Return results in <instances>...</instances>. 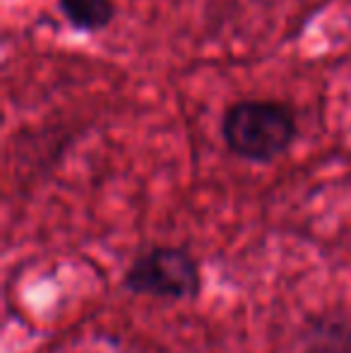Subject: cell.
I'll return each mask as SVG.
<instances>
[{"label": "cell", "instance_id": "obj_1", "mask_svg": "<svg viewBox=\"0 0 351 353\" xmlns=\"http://www.w3.org/2000/svg\"><path fill=\"white\" fill-rule=\"evenodd\" d=\"M296 116L289 106L272 99H243L226 108L221 137L231 154L253 163H270L296 140Z\"/></svg>", "mask_w": 351, "mask_h": 353}, {"label": "cell", "instance_id": "obj_2", "mask_svg": "<svg viewBox=\"0 0 351 353\" xmlns=\"http://www.w3.org/2000/svg\"><path fill=\"white\" fill-rule=\"evenodd\" d=\"M126 286L142 296L192 298L200 291V270L185 250L154 248L128 267Z\"/></svg>", "mask_w": 351, "mask_h": 353}, {"label": "cell", "instance_id": "obj_3", "mask_svg": "<svg viewBox=\"0 0 351 353\" xmlns=\"http://www.w3.org/2000/svg\"><path fill=\"white\" fill-rule=\"evenodd\" d=\"M58 10L75 32L97 34L116 17L113 0H58Z\"/></svg>", "mask_w": 351, "mask_h": 353}]
</instances>
